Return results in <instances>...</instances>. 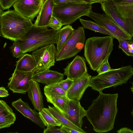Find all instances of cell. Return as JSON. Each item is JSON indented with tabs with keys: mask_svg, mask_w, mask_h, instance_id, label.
<instances>
[{
	"mask_svg": "<svg viewBox=\"0 0 133 133\" xmlns=\"http://www.w3.org/2000/svg\"><path fill=\"white\" fill-rule=\"evenodd\" d=\"M118 94L99 92L97 98L86 110L85 116L96 132H107L113 129L117 112Z\"/></svg>",
	"mask_w": 133,
	"mask_h": 133,
	"instance_id": "1",
	"label": "cell"
},
{
	"mask_svg": "<svg viewBox=\"0 0 133 133\" xmlns=\"http://www.w3.org/2000/svg\"><path fill=\"white\" fill-rule=\"evenodd\" d=\"M111 36L89 38L84 45V56L90 68L95 71L109 59L113 50V39Z\"/></svg>",
	"mask_w": 133,
	"mask_h": 133,
	"instance_id": "2",
	"label": "cell"
},
{
	"mask_svg": "<svg viewBox=\"0 0 133 133\" xmlns=\"http://www.w3.org/2000/svg\"><path fill=\"white\" fill-rule=\"evenodd\" d=\"M0 23L2 36L14 41L22 40L34 24L31 20L12 9L2 12Z\"/></svg>",
	"mask_w": 133,
	"mask_h": 133,
	"instance_id": "3",
	"label": "cell"
},
{
	"mask_svg": "<svg viewBox=\"0 0 133 133\" xmlns=\"http://www.w3.org/2000/svg\"><path fill=\"white\" fill-rule=\"evenodd\" d=\"M48 27L37 26L33 24L22 39L18 41L24 54L47 45L56 44L58 30L48 29Z\"/></svg>",
	"mask_w": 133,
	"mask_h": 133,
	"instance_id": "4",
	"label": "cell"
},
{
	"mask_svg": "<svg viewBox=\"0 0 133 133\" xmlns=\"http://www.w3.org/2000/svg\"><path fill=\"white\" fill-rule=\"evenodd\" d=\"M133 74V68L130 65L116 69H111L104 72L91 77L90 87L92 89L101 92L107 88L126 83Z\"/></svg>",
	"mask_w": 133,
	"mask_h": 133,
	"instance_id": "5",
	"label": "cell"
},
{
	"mask_svg": "<svg viewBox=\"0 0 133 133\" xmlns=\"http://www.w3.org/2000/svg\"><path fill=\"white\" fill-rule=\"evenodd\" d=\"M101 4L105 14L133 38V4L115 3L111 0H108Z\"/></svg>",
	"mask_w": 133,
	"mask_h": 133,
	"instance_id": "6",
	"label": "cell"
},
{
	"mask_svg": "<svg viewBox=\"0 0 133 133\" xmlns=\"http://www.w3.org/2000/svg\"><path fill=\"white\" fill-rule=\"evenodd\" d=\"M91 4L70 3L54 5L53 16L63 25H70L84 16H87L92 9Z\"/></svg>",
	"mask_w": 133,
	"mask_h": 133,
	"instance_id": "7",
	"label": "cell"
},
{
	"mask_svg": "<svg viewBox=\"0 0 133 133\" xmlns=\"http://www.w3.org/2000/svg\"><path fill=\"white\" fill-rule=\"evenodd\" d=\"M85 36L83 26H79L75 30L70 37L61 49L57 51L56 61L72 57L79 52L84 45Z\"/></svg>",
	"mask_w": 133,
	"mask_h": 133,
	"instance_id": "8",
	"label": "cell"
},
{
	"mask_svg": "<svg viewBox=\"0 0 133 133\" xmlns=\"http://www.w3.org/2000/svg\"><path fill=\"white\" fill-rule=\"evenodd\" d=\"M57 51L54 44L47 45L33 51L32 55L36 66L34 73L49 69L55 65Z\"/></svg>",
	"mask_w": 133,
	"mask_h": 133,
	"instance_id": "9",
	"label": "cell"
},
{
	"mask_svg": "<svg viewBox=\"0 0 133 133\" xmlns=\"http://www.w3.org/2000/svg\"><path fill=\"white\" fill-rule=\"evenodd\" d=\"M87 16L110 32L115 38L128 40L132 39L133 38L129 35L114 20L107 15L95 12L91 9Z\"/></svg>",
	"mask_w": 133,
	"mask_h": 133,
	"instance_id": "10",
	"label": "cell"
},
{
	"mask_svg": "<svg viewBox=\"0 0 133 133\" xmlns=\"http://www.w3.org/2000/svg\"><path fill=\"white\" fill-rule=\"evenodd\" d=\"M34 73L33 71L25 72L15 69L9 79L8 87L13 93L25 94Z\"/></svg>",
	"mask_w": 133,
	"mask_h": 133,
	"instance_id": "11",
	"label": "cell"
},
{
	"mask_svg": "<svg viewBox=\"0 0 133 133\" xmlns=\"http://www.w3.org/2000/svg\"><path fill=\"white\" fill-rule=\"evenodd\" d=\"M44 0H17L14 10L24 17L33 20L38 14Z\"/></svg>",
	"mask_w": 133,
	"mask_h": 133,
	"instance_id": "12",
	"label": "cell"
},
{
	"mask_svg": "<svg viewBox=\"0 0 133 133\" xmlns=\"http://www.w3.org/2000/svg\"><path fill=\"white\" fill-rule=\"evenodd\" d=\"M64 70L67 77L73 81L78 78L88 73L85 59L77 55Z\"/></svg>",
	"mask_w": 133,
	"mask_h": 133,
	"instance_id": "13",
	"label": "cell"
},
{
	"mask_svg": "<svg viewBox=\"0 0 133 133\" xmlns=\"http://www.w3.org/2000/svg\"><path fill=\"white\" fill-rule=\"evenodd\" d=\"M91 76L88 73L73 81V83L66 92L69 99L80 101L86 89L90 86Z\"/></svg>",
	"mask_w": 133,
	"mask_h": 133,
	"instance_id": "14",
	"label": "cell"
},
{
	"mask_svg": "<svg viewBox=\"0 0 133 133\" xmlns=\"http://www.w3.org/2000/svg\"><path fill=\"white\" fill-rule=\"evenodd\" d=\"M12 105L24 117L28 118L43 129L45 126L39 117L38 112L31 109L28 104L23 101L21 98L12 103Z\"/></svg>",
	"mask_w": 133,
	"mask_h": 133,
	"instance_id": "15",
	"label": "cell"
},
{
	"mask_svg": "<svg viewBox=\"0 0 133 133\" xmlns=\"http://www.w3.org/2000/svg\"><path fill=\"white\" fill-rule=\"evenodd\" d=\"M85 114L86 110L81 105L79 101L69 99L67 114L65 116L68 120L82 129L83 118Z\"/></svg>",
	"mask_w": 133,
	"mask_h": 133,
	"instance_id": "16",
	"label": "cell"
},
{
	"mask_svg": "<svg viewBox=\"0 0 133 133\" xmlns=\"http://www.w3.org/2000/svg\"><path fill=\"white\" fill-rule=\"evenodd\" d=\"M54 5L52 0H44L34 25L37 26H48L53 15Z\"/></svg>",
	"mask_w": 133,
	"mask_h": 133,
	"instance_id": "17",
	"label": "cell"
},
{
	"mask_svg": "<svg viewBox=\"0 0 133 133\" xmlns=\"http://www.w3.org/2000/svg\"><path fill=\"white\" fill-rule=\"evenodd\" d=\"M64 74L49 69L34 73L32 79L36 82L48 85L58 83L63 79Z\"/></svg>",
	"mask_w": 133,
	"mask_h": 133,
	"instance_id": "18",
	"label": "cell"
},
{
	"mask_svg": "<svg viewBox=\"0 0 133 133\" xmlns=\"http://www.w3.org/2000/svg\"><path fill=\"white\" fill-rule=\"evenodd\" d=\"M27 92L28 96L35 110L39 111L44 107L43 96L39 85L38 82L31 79Z\"/></svg>",
	"mask_w": 133,
	"mask_h": 133,
	"instance_id": "19",
	"label": "cell"
},
{
	"mask_svg": "<svg viewBox=\"0 0 133 133\" xmlns=\"http://www.w3.org/2000/svg\"><path fill=\"white\" fill-rule=\"evenodd\" d=\"M16 117L12 108L0 99V129L10 127L15 123Z\"/></svg>",
	"mask_w": 133,
	"mask_h": 133,
	"instance_id": "20",
	"label": "cell"
},
{
	"mask_svg": "<svg viewBox=\"0 0 133 133\" xmlns=\"http://www.w3.org/2000/svg\"><path fill=\"white\" fill-rule=\"evenodd\" d=\"M48 102L52 104L59 111L66 116L69 107V99L66 95L46 97Z\"/></svg>",
	"mask_w": 133,
	"mask_h": 133,
	"instance_id": "21",
	"label": "cell"
},
{
	"mask_svg": "<svg viewBox=\"0 0 133 133\" xmlns=\"http://www.w3.org/2000/svg\"><path fill=\"white\" fill-rule=\"evenodd\" d=\"M36 66L35 61L32 55L26 54H24L16 61L15 69L25 72L33 71Z\"/></svg>",
	"mask_w": 133,
	"mask_h": 133,
	"instance_id": "22",
	"label": "cell"
},
{
	"mask_svg": "<svg viewBox=\"0 0 133 133\" xmlns=\"http://www.w3.org/2000/svg\"><path fill=\"white\" fill-rule=\"evenodd\" d=\"M48 107L50 112L61 124V126L71 128L80 132L81 133H86L82 129L79 128L70 121L55 107L49 105Z\"/></svg>",
	"mask_w": 133,
	"mask_h": 133,
	"instance_id": "23",
	"label": "cell"
},
{
	"mask_svg": "<svg viewBox=\"0 0 133 133\" xmlns=\"http://www.w3.org/2000/svg\"><path fill=\"white\" fill-rule=\"evenodd\" d=\"M74 29L69 25L58 31V38L56 43L57 51H59L72 35Z\"/></svg>",
	"mask_w": 133,
	"mask_h": 133,
	"instance_id": "24",
	"label": "cell"
},
{
	"mask_svg": "<svg viewBox=\"0 0 133 133\" xmlns=\"http://www.w3.org/2000/svg\"><path fill=\"white\" fill-rule=\"evenodd\" d=\"M40 118L45 126L60 127L61 124L52 115L48 108H43L38 112Z\"/></svg>",
	"mask_w": 133,
	"mask_h": 133,
	"instance_id": "25",
	"label": "cell"
},
{
	"mask_svg": "<svg viewBox=\"0 0 133 133\" xmlns=\"http://www.w3.org/2000/svg\"><path fill=\"white\" fill-rule=\"evenodd\" d=\"M79 19L83 28L96 32H99L104 35L111 36L114 37L112 35L110 32L96 22L90 20H84L80 18Z\"/></svg>",
	"mask_w": 133,
	"mask_h": 133,
	"instance_id": "26",
	"label": "cell"
},
{
	"mask_svg": "<svg viewBox=\"0 0 133 133\" xmlns=\"http://www.w3.org/2000/svg\"><path fill=\"white\" fill-rule=\"evenodd\" d=\"M44 91L46 97L66 95V92L61 88L58 82L46 85L44 88Z\"/></svg>",
	"mask_w": 133,
	"mask_h": 133,
	"instance_id": "27",
	"label": "cell"
},
{
	"mask_svg": "<svg viewBox=\"0 0 133 133\" xmlns=\"http://www.w3.org/2000/svg\"><path fill=\"white\" fill-rule=\"evenodd\" d=\"M119 43V49H121L128 56H133V44L132 39L130 40L117 39Z\"/></svg>",
	"mask_w": 133,
	"mask_h": 133,
	"instance_id": "28",
	"label": "cell"
},
{
	"mask_svg": "<svg viewBox=\"0 0 133 133\" xmlns=\"http://www.w3.org/2000/svg\"><path fill=\"white\" fill-rule=\"evenodd\" d=\"M10 49L13 56L16 58H19L24 54L21 49L18 41H14Z\"/></svg>",
	"mask_w": 133,
	"mask_h": 133,
	"instance_id": "29",
	"label": "cell"
},
{
	"mask_svg": "<svg viewBox=\"0 0 133 133\" xmlns=\"http://www.w3.org/2000/svg\"><path fill=\"white\" fill-rule=\"evenodd\" d=\"M73 83V81L67 77L65 80H62L58 82L61 88L65 91L66 92L69 89Z\"/></svg>",
	"mask_w": 133,
	"mask_h": 133,
	"instance_id": "30",
	"label": "cell"
},
{
	"mask_svg": "<svg viewBox=\"0 0 133 133\" xmlns=\"http://www.w3.org/2000/svg\"><path fill=\"white\" fill-rule=\"evenodd\" d=\"M63 25L54 16L52 15L48 25L52 29L55 30H59L62 27Z\"/></svg>",
	"mask_w": 133,
	"mask_h": 133,
	"instance_id": "31",
	"label": "cell"
},
{
	"mask_svg": "<svg viewBox=\"0 0 133 133\" xmlns=\"http://www.w3.org/2000/svg\"><path fill=\"white\" fill-rule=\"evenodd\" d=\"M54 5L70 3H87L83 0H52Z\"/></svg>",
	"mask_w": 133,
	"mask_h": 133,
	"instance_id": "32",
	"label": "cell"
},
{
	"mask_svg": "<svg viewBox=\"0 0 133 133\" xmlns=\"http://www.w3.org/2000/svg\"><path fill=\"white\" fill-rule=\"evenodd\" d=\"M111 69L108 59L101 64L96 71L98 74H99L108 71Z\"/></svg>",
	"mask_w": 133,
	"mask_h": 133,
	"instance_id": "33",
	"label": "cell"
},
{
	"mask_svg": "<svg viewBox=\"0 0 133 133\" xmlns=\"http://www.w3.org/2000/svg\"><path fill=\"white\" fill-rule=\"evenodd\" d=\"M17 0H0V5L3 9H9L13 6Z\"/></svg>",
	"mask_w": 133,
	"mask_h": 133,
	"instance_id": "34",
	"label": "cell"
},
{
	"mask_svg": "<svg viewBox=\"0 0 133 133\" xmlns=\"http://www.w3.org/2000/svg\"><path fill=\"white\" fill-rule=\"evenodd\" d=\"M58 126H51L47 127L44 129L43 133H63L60 127H57Z\"/></svg>",
	"mask_w": 133,
	"mask_h": 133,
	"instance_id": "35",
	"label": "cell"
},
{
	"mask_svg": "<svg viewBox=\"0 0 133 133\" xmlns=\"http://www.w3.org/2000/svg\"><path fill=\"white\" fill-rule=\"evenodd\" d=\"M63 133H81L80 132L70 127L62 125L60 127Z\"/></svg>",
	"mask_w": 133,
	"mask_h": 133,
	"instance_id": "36",
	"label": "cell"
},
{
	"mask_svg": "<svg viewBox=\"0 0 133 133\" xmlns=\"http://www.w3.org/2000/svg\"><path fill=\"white\" fill-rule=\"evenodd\" d=\"M9 95L8 92L4 87H0V97H7Z\"/></svg>",
	"mask_w": 133,
	"mask_h": 133,
	"instance_id": "37",
	"label": "cell"
},
{
	"mask_svg": "<svg viewBox=\"0 0 133 133\" xmlns=\"http://www.w3.org/2000/svg\"><path fill=\"white\" fill-rule=\"evenodd\" d=\"M118 133H133V131L127 128H123L117 131Z\"/></svg>",
	"mask_w": 133,
	"mask_h": 133,
	"instance_id": "38",
	"label": "cell"
},
{
	"mask_svg": "<svg viewBox=\"0 0 133 133\" xmlns=\"http://www.w3.org/2000/svg\"><path fill=\"white\" fill-rule=\"evenodd\" d=\"M115 3H132L133 0H111Z\"/></svg>",
	"mask_w": 133,
	"mask_h": 133,
	"instance_id": "39",
	"label": "cell"
},
{
	"mask_svg": "<svg viewBox=\"0 0 133 133\" xmlns=\"http://www.w3.org/2000/svg\"><path fill=\"white\" fill-rule=\"evenodd\" d=\"M85 2L87 3L91 4L94 3H101L108 0H83Z\"/></svg>",
	"mask_w": 133,
	"mask_h": 133,
	"instance_id": "40",
	"label": "cell"
},
{
	"mask_svg": "<svg viewBox=\"0 0 133 133\" xmlns=\"http://www.w3.org/2000/svg\"><path fill=\"white\" fill-rule=\"evenodd\" d=\"M3 11V9L0 5V17H1V14ZM1 36V34L0 23V37Z\"/></svg>",
	"mask_w": 133,
	"mask_h": 133,
	"instance_id": "41",
	"label": "cell"
}]
</instances>
